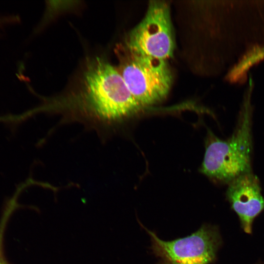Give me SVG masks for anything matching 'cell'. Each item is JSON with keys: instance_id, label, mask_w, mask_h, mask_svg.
Returning <instances> with one entry per match:
<instances>
[{"instance_id": "7a4b0ae2", "label": "cell", "mask_w": 264, "mask_h": 264, "mask_svg": "<svg viewBox=\"0 0 264 264\" xmlns=\"http://www.w3.org/2000/svg\"><path fill=\"white\" fill-rule=\"evenodd\" d=\"M249 80L233 133L226 140L209 133L201 166L202 173L227 184L242 174L252 172L253 82Z\"/></svg>"}, {"instance_id": "5b68a950", "label": "cell", "mask_w": 264, "mask_h": 264, "mask_svg": "<svg viewBox=\"0 0 264 264\" xmlns=\"http://www.w3.org/2000/svg\"><path fill=\"white\" fill-rule=\"evenodd\" d=\"M144 228L159 264H210L216 259L220 239L213 226L204 224L189 236L171 241L162 240Z\"/></svg>"}, {"instance_id": "6da1fadb", "label": "cell", "mask_w": 264, "mask_h": 264, "mask_svg": "<svg viewBox=\"0 0 264 264\" xmlns=\"http://www.w3.org/2000/svg\"><path fill=\"white\" fill-rule=\"evenodd\" d=\"M142 108L116 67L98 57L88 63L78 90L48 104L50 113L61 115L60 124L79 122L103 136Z\"/></svg>"}, {"instance_id": "8992f818", "label": "cell", "mask_w": 264, "mask_h": 264, "mask_svg": "<svg viewBox=\"0 0 264 264\" xmlns=\"http://www.w3.org/2000/svg\"><path fill=\"white\" fill-rule=\"evenodd\" d=\"M226 197L243 230L251 233L254 220L264 209L259 179L253 172L238 176L228 184Z\"/></svg>"}, {"instance_id": "277c9868", "label": "cell", "mask_w": 264, "mask_h": 264, "mask_svg": "<svg viewBox=\"0 0 264 264\" xmlns=\"http://www.w3.org/2000/svg\"><path fill=\"white\" fill-rule=\"evenodd\" d=\"M125 46L130 50L167 60L175 48L169 4L152 0L142 21L127 35Z\"/></svg>"}, {"instance_id": "ba28073f", "label": "cell", "mask_w": 264, "mask_h": 264, "mask_svg": "<svg viewBox=\"0 0 264 264\" xmlns=\"http://www.w3.org/2000/svg\"><path fill=\"white\" fill-rule=\"evenodd\" d=\"M255 54L256 58L259 61L264 59V46H257L255 49Z\"/></svg>"}, {"instance_id": "52a82bcc", "label": "cell", "mask_w": 264, "mask_h": 264, "mask_svg": "<svg viewBox=\"0 0 264 264\" xmlns=\"http://www.w3.org/2000/svg\"><path fill=\"white\" fill-rule=\"evenodd\" d=\"M12 207H13L12 204H10V206L8 207V208L6 210V211H5L6 212L3 216L2 219L0 223V264H7L2 255V241L4 227L5 226L7 219H8V217L11 213V211L12 210Z\"/></svg>"}, {"instance_id": "3957f363", "label": "cell", "mask_w": 264, "mask_h": 264, "mask_svg": "<svg viewBox=\"0 0 264 264\" xmlns=\"http://www.w3.org/2000/svg\"><path fill=\"white\" fill-rule=\"evenodd\" d=\"M117 69L143 107L156 104L168 94L173 74L167 60L132 51L125 46L118 53Z\"/></svg>"}]
</instances>
